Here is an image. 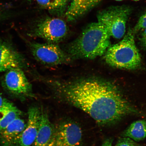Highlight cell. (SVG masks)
<instances>
[{"mask_svg": "<svg viewBox=\"0 0 146 146\" xmlns=\"http://www.w3.org/2000/svg\"><path fill=\"white\" fill-rule=\"evenodd\" d=\"M133 1H139V0H133Z\"/></svg>", "mask_w": 146, "mask_h": 146, "instance_id": "23", "label": "cell"}, {"mask_svg": "<svg viewBox=\"0 0 146 146\" xmlns=\"http://www.w3.org/2000/svg\"><path fill=\"white\" fill-rule=\"evenodd\" d=\"M4 100V99H3L1 93L0 92V108L1 106L2 105H3Z\"/></svg>", "mask_w": 146, "mask_h": 146, "instance_id": "21", "label": "cell"}, {"mask_svg": "<svg viewBox=\"0 0 146 146\" xmlns=\"http://www.w3.org/2000/svg\"><path fill=\"white\" fill-rule=\"evenodd\" d=\"M135 35L129 28L121 41L111 45L104 54L106 63L120 69L134 70L139 68L141 58L135 42Z\"/></svg>", "mask_w": 146, "mask_h": 146, "instance_id": "3", "label": "cell"}, {"mask_svg": "<svg viewBox=\"0 0 146 146\" xmlns=\"http://www.w3.org/2000/svg\"><path fill=\"white\" fill-rule=\"evenodd\" d=\"M115 1H123V0H115Z\"/></svg>", "mask_w": 146, "mask_h": 146, "instance_id": "22", "label": "cell"}, {"mask_svg": "<svg viewBox=\"0 0 146 146\" xmlns=\"http://www.w3.org/2000/svg\"><path fill=\"white\" fill-rule=\"evenodd\" d=\"M22 112L13 104L4 99L0 108V131L18 118H20Z\"/></svg>", "mask_w": 146, "mask_h": 146, "instance_id": "14", "label": "cell"}, {"mask_svg": "<svg viewBox=\"0 0 146 146\" xmlns=\"http://www.w3.org/2000/svg\"><path fill=\"white\" fill-rule=\"evenodd\" d=\"M30 48L33 56L38 61L48 66L66 63L71 59L56 44L31 43Z\"/></svg>", "mask_w": 146, "mask_h": 146, "instance_id": "5", "label": "cell"}, {"mask_svg": "<svg viewBox=\"0 0 146 146\" xmlns=\"http://www.w3.org/2000/svg\"><path fill=\"white\" fill-rule=\"evenodd\" d=\"M3 83L5 89L11 94L25 97L33 96L31 85L21 68L7 71Z\"/></svg>", "mask_w": 146, "mask_h": 146, "instance_id": "8", "label": "cell"}, {"mask_svg": "<svg viewBox=\"0 0 146 146\" xmlns=\"http://www.w3.org/2000/svg\"><path fill=\"white\" fill-rule=\"evenodd\" d=\"M103 0H72L65 13L67 21L72 22L81 18Z\"/></svg>", "mask_w": 146, "mask_h": 146, "instance_id": "12", "label": "cell"}, {"mask_svg": "<svg viewBox=\"0 0 146 146\" xmlns=\"http://www.w3.org/2000/svg\"><path fill=\"white\" fill-rule=\"evenodd\" d=\"M123 136L135 141L143 140L146 137V121L141 120L133 122L124 131Z\"/></svg>", "mask_w": 146, "mask_h": 146, "instance_id": "15", "label": "cell"}, {"mask_svg": "<svg viewBox=\"0 0 146 146\" xmlns=\"http://www.w3.org/2000/svg\"><path fill=\"white\" fill-rule=\"evenodd\" d=\"M131 12L130 7L125 5L111 7L98 13V22L104 27L110 36L120 39L125 35Z\"/></svg>", "mask_w": 146, "mask_h": 146, "instance_id": "4", "label": "cell"}, {"mask_svg": "<svg viewBox=\"0 0 146 146\" xmlns=\"http://www.w3.org/2000/svg\"><path fill=\"white\" fill-rule=\"evenodd\" d=\"M53 84L60 97L86 112L100 125H111L128 115L138 113L117 87L105 80L88 78Z\"/></svg>", "mask_w": 146, "mask_h": 146, "instance_id": "1", "label": "cell"}, {"mask_svg": "<svg viewBox=\"0 0 146 146\" xmlns=\"http://www.w3.org/2000/svg\"><path fill=\"white\" fill-rule=\"evenodd\" d=\"M54 125L46 112L41 109V116L39 131L35 140L31 146H49L54 129Z\"/></svg>", "mask_w": 146, "mask_h": 146, "instance_id": "13", "label": "cell"}, {"mask_svg": "<svg viewBox=\"0 0 146 146\" xmlns=\"http://www.w3.org/2000/svg\"><path fill=\"white\" fill-rule=\"evenodd\" d=\"M68 30L66 23L60 18L48 17L42 20L33 31V35L43 38L48 42L56 44L66 37Z\"/></svg>", "mask_w": 146, "mask_h": 146, "instance_id": "6", "label": "cell"}, {"mask_svg": "<svg viewBox=\"0 0 146 146\" xmlns=\"http://www.w3.org/2000/svg\"><path fill=\"white\" fill-rule=\"evenodd\" d=\"M110 37L101 24L91 23L69 45L67 54L71 59H94L105 54L111 45Z\"/></svg>", "mask_w": 146, "mask_h": 146, "instance_id": "2", "label": "cell"}, {"mask_svg": "<svg viewBox=\"0 0 146 146\" xmlns=\"http://www.w3.org/2000/svg\"><path fill=\"white\" fill-rule=\"evenodd\" d=\"M42 7L52 12L62 11L66 7L69 0H36Z\"/></svg>", "mask_w": 146, "mask_h": 146, "instance_id": "16", "label": "cell"}, {"mask_svg": "<svg viewBox=\"0 0 146 146\" xmlns=\"http://www.w3.org/2000/svg\"><path fill=\"white\" fill-rule=\"evenodd\" d=\"M82 132L78 124L65 121L54 126L49 146H82Z\"/></svg>", "mask_w": 146, "mask_h": 146, "instance_id": "7", "label": "cell"}, {"mask_svg": "<svg viewBox=\"0 0 146 146\" xmlns=\"http://www.w3.org/2000/svg\"><path fill=\"white\" fill-rule=\"evenodd\" d=\"M24 61L21 54L5 42H0V72L21 68Z\"/></svg>", "mask_w": 146, "mask_h": 146, "instance_id": "10", "label": "cell"}, {"mask_svg": "<svg viewBox=\"0 0 146 146\" xmlns=\"http://www.w3.org/2000/svg\"><path fill=\"white\" fill-rule=\"evenodd\" d=\"M26 126L24 120L20 117L0 131V142L2 146H19L22 134Z\"/></svg>", "mask_w": 146, "mask_h": 146, "instance_id": "11", "label": "cell"}, {"mask_svg": "<svg viewBox=\"0 0 146 146\" xmlns=\"http://www.w3.org/2000/svg\"><path fill=\"white\" fill-rule=\"evenodd\" d=\"M146 28V12L139 19L137 23L133 30L135 34Z\"/></svg>", "mask_w": 146, "mask_h": 146, "instance_id": "17", "label": "cell"}, {"mask_svg": "<svg viewBox=\"0 0 146 146\" xmlns=\"http://www.w3.org/2000/svg\"><path fill=\"white\" fill-rule=\"evenodd\" d=\"M30 1H34V0H30ZM36 1V0H35Z\"/></svg>", "mask_w": 146, "mask_h": 146, "instance_id": "24", "label": "cell"}, {"mask_svg": "<svg viewBox=\"0 0 146 146\" xmlns=\"http://www.w3.org/2000/svg\"><path fill=\"white\" fill-rule=\"evenodd\" d=\"M113 140L111 139H108L104 141L102 146H112Z\"/></svg>", "mask_w": 146, "mask_h": 146, "instance_id": "20", "label": "cell"}, {"mask_svg": "<svg viewBox=\"0 0 146 146\" xmlns=\"http://www.w3.org/2000/svg\"><path fill=\"white\" fill-rule=\"evenodd\" d=\"M142 31L140 41L142 46L146 48V28Z\"/></svg>", "mask_w": 146, "mask_h": 146, "instance_id": "19", "label": "cell"}, {"mask_svg": "<svg viewBox=\"0 0 146 146\" xmlns=\"http://www.w3.org/2000/svg\"><path fill=\"white\" fill-rule=\"evenodd\" d=\"M115 146H138V145L131 139L124 137L120 138Z\"/></svg>", "mask_w": 146, "mask_h": 146, "instance_id": "18", "label": "cell"}, {"mask_svg": "<svg viewBox=\"0 0 146 146\" xmlns=\"http://www.w3.org/2000/svg\"><path fill=\"white\" fill-rule=\"evenodd\" d=\"M28 121L20 139L19 146H31L39 131L41 119V109L31 107L28 111Z\"/></svg>", "mask_w": 146, "mask_h": 146, "instance_id": "9", "label": "cell"}]
</instances>
